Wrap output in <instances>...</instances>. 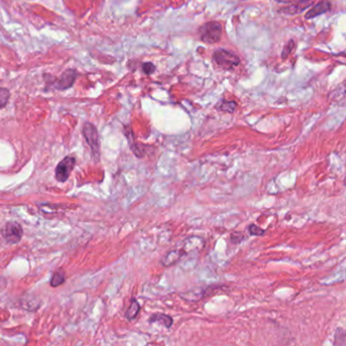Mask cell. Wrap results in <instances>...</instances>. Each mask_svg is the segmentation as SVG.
Here are the masks:
<instances>
[{
  "label": "cell",
  "instance_id": "1",
  "mask_svg": "<svg viewBox=\"0 0 346 346\" xmlns=\"http://www.w3.org/2000/svg\"><path fill=\"white\" fill-rule=\"evenodd\" d=\"M83 135L92 150V157L95 162H99L101 158L100 137L96 126L93 123L86 122L83 127Z\"/></svg>",
  "mask_w": 346,
  "mask_h": 346
},
{
  "label": "cell",
  "instance_id": "2",
  "mask_svg": "<svg viewBox=\"0 0 346 346\" xmlns=\"http://www.w3.org/2000/svg\"><path fill=\"white\" fill-rule=\"evenodd\" d=\"M214 62L225 70H232L240 64V58L233 52L225 49H217L213 53Z\"/></svg>",
  "mask_w": 346,
  "mask_h": 346
},
{
  "label": "cell",
  "instance_id": "3",
  "mask_svg": "<svg viewBox=\"0 0 346 346\" xmlns=\"http://www.w3.org/2000/svg\"><path fill=\"white\" fill-rule=\"evenodd\" d=\"M222 34V27L217 22H209L200 28V38L206 44L217 43Z\"/></svg>",
  "mask_w": 346,
  "mask_h": 346
},
{
  "label": "cell",
  "instance_id": "4",
  "mask_svg": "<svg viewBox=\"0 0 346 346\" xmlns=\"http://www.w3.org/2000/svg\"><path fill=\"white\" fill-rule=\"evenodd\" d=\"M76 164V158L74 156H67L65 157L56 167L55 169V179L59 183L66 182L71 172L73 171Z\"/></svg>",
  "mask_w": 346,
  "mask_h": 346
},
{
  "label": "cell",
  "instance_id": "5",
  "mask_svg": "<svg viewBox=\"0 0 346 346\" xmlns=\"http://www.w3.org/2000/svg\"><path fill=\"white\" fill-rule=\"evenodd\" d=\"M2 235L4 239L12 245L18 244L24 235L22 225L17 221H9L2 228Z\"/></svg>",
  "mask_w": 346,
  "mask_h": 346
},
{
  "label": "cell",
  "instance_id": "6",
  "mask_svg": "<svg viewBox=\"0 0 346 346\" xmlns=\"http://www.w3.org/2000/svg\"><path fill=\"white\" fill-rule=\"evenodd\" d=\"M78 72L75 69H67L65 70L61 76L56 81L55 88L59 91H64L71 88L76 80Z\"/></svg>",
  "mask_w": 346,
  "mask_h": 346
},
{
  "label": "cell",
  "instance_id": "7",
  "mask_svg": "<svg viewBox=\"0 0 346 346\" xmlns=\"http://www.w3.org/2000/svg\"><path fill=\"white\" fill-rule=\"evenodd\" d=\"M204 246V241L199 237H190L186 239L183 243V250L185 255H189L191 253L199 252Z\"/></svg>",
  "mask_w": 346,
  "mask_h": 346
},
{
  "label": "cell",
  "instance_id": "8",
  "mask_svg": "<svg viewBox=\"0 0 346 346\" xmlns=\"http://www.w3.org/2000/svg\"><path fill=\"white\" fill-rule=\"evenodd\" d=\"M313 2L312 0H299L296 4H293L287 8H282L279 13L281 14H285V15H290V16H294V15H298L301 12H303L305 9L310 8L312 6Z\"/></svg>",
  "mask_w": 346,
  "mask_h": 346
},
{
  "label": "cell",
  "instance_id": "9",
  "mask_svg": "<svg viewBox=\"0 0 346 346\" xmlns=\"http://www.w3.org/2000/svg\"><path fill=\"white\" fill-rule=\"evenodd\" d=\"M184 256H185V253L183 249L172 250L162 259L161 263L164 267H170V266L177 264Z\"/></svg>",
  "mask_w": 346,
  "mask_h": 346
},
{
  "label": "cell",
  "instance_id": "10",
  "mask_svg": "<svg viewBox=\"0 0 346 346\" xmlns=\"http://www.w3.org/2000/svg\"><path fill=\"white\" fill-rule=\"evenodd\" d=\"M331 9V4L329 2H326V0H324V2H321L319 4H317L316 6H314L304 16V18L306 20H311V19H314V18H317L318 16H321L327 12H329Z\"/></svg>",
  "mask_w": 346,
  "mask_h": 346
},
{
  "label": "cell",
  "instance_id": "11",
  "mask_svg": "<svg viewBox=\"0 0 346 346\" xmlns=\"http://www.w3.org/2000/svg\"><path fill=\"white\" fill-rule=\"evenodd\" d=\"M157 322L162 323L166 328L169 329L173 325V318L166 314H161V313L151 315L149 318V323H157Z\"/></svg>",
  "mask_w": 346,
  "mask_h": 346
},
{
  "label": "cell",
  "instance_id": "12",
  "mask_svg": "<svg viewBox=\"0 0 346 346\" xmlns=\"http://www.w3.org/2000/svg\"><path fill=\"white\" fill-rule=\"evenodd\" d=\"M140 304L139 302L135 299V298H132L131 299V302H130V305L126 312V319L128 321H133L137 318L139 312H140Z\"/></svg>",
  "mask_w": 346,
  "mask_h": 346
},
{
  "label": "cell",
  "instance_id": "13",
  "mask_svg": "<svg viewBox=\"0 0 346 346\" xmlns=\"http://www.w3.org/2000/svg\"><path fill=\"white\" fill-rule=\"evenodd\" d=\"M126 137L128 139V142H129V147L130 149L133 151V153L137 157V158H143V153H141V150L139 149L138 145L136 144L135 142V138H134V135H133V132L131 129L128 128V130L126 131Z\"/></svg>",
  "mask_w": 346,
  "mask_h": 346
},
{
  "label": "cell",
  "instance_id": "14",
  "mask_svg": "<svg viewBox=\"0 0 346 346\" xmlns=\"http://www.w3.org/2000/svg\"><path fill=\"white\" fill-rule=\"evenodd\" d=\"M66 280V276H65V273L64 272H61V271H56L52 278H51V281H50V285L52 287H58L60 286L61 284H63Z\"/></svg>",
  "mask_w": 346,
  "mask_h": 346
},
{
  "label": "cell",
  "instance_id": "15",
  "mask_svg": "<svg viewBox=\"0 0 346 346\" xmlns=\"http://www.w3.org/2000/svg\"><path fill=\"white\" fill-rule=\"evenodd\" d=\"M238 105L234 101H222L219 105H217V109L219 111L225 112V113H233L237 109Z\"/></svg>",
  "mask_w": 346,
  "mask_h": 346
},
{
  "label": "cell",
  "instance_id": "16",
  "mask_svg": "<svg viewBox=\"0 0 346 346\" xmlns=\"http://www.w3.org/2000/svg\"><path fill=\"white\" fill-rule=\"evenodd\" d=\"M345 337H346V332L342 330L341 328H338L335 333V341L334 345H340V344H345Z\"/></svg>",
  "mask_w": 346,
  "mask_h": 346
},
{
  "label": "cell",
  "instance_id": "17",
  "mask_svg": "<svg viewBox=\"0 0 346 346\" xmlns=\"http://www.w3.org/2000/svg\"><path fill=\"white\" fill-rule=\"evenodd\" d=\"M10 99V91L6 88H2L0 90V107L5 108Z\"/></svg>",
  "mask_w": 346,
  "mask_h": 346
},
{
  "label": "cell",
  "instance_id": "18",
  "mask_svg": "<svg viewBox=\"0 0 346 346\" xmlns=\"http://www.w3.org/2000/svg\"><path fill=\"white\" fill-rule=\"evenodd\" d=\"M294 47H295V44H294V42L292 41V40H290L285 46H284V48H283V51H282V53H281V58L283 59V60H285L286 59V57L292 52V50L294 49Z\"/></svg>",
  "mask_w": 346,
  "mask_h": 346
},
{
  "label": "cell",
  "instance_id": "19",
  "mask_svg": "<svg viewBox=\"0 0 346 346\" xmlns=\"http://www.w3.org/2000/svg\"><path fill=\"white\" fill-rule=\"evenodd\" d=\"M248 229H249L250 235L252 236H264L265 234V230L256 224H250Z\"/></svg>",
  "mask_w": 346,
  "mask_h": 346
},
{
  "label": "cell",
  "instance_id": "20",
  "mask_svg": "<svg viewBox=\"0 0 346 346\" xmlns=\"http://www.w3.org/2000/svg\"><path fill=\"white\" fill-rule=\"evenodd\" d=\"M142 70L145 74L150 75L151 73H153L156 71V66L151 62H146V63L142 64Z\"/></svg>",
  "mask_w": 346,
  "mask_h": 346
},
{
  "label": "cell",
  "instance_id": "21",
  "mask_svg": "<svg viewBox=\"0 0 346 346\" xmlns=\"http://www.w3.org/2000/svg\"><path fill=\"white\" fill-rule=\"evenodd\" d=\"M245 239V237L241 234V233H233L232 234V236H230V242L233 243V244H239V243H241L243 240Z\"/></svg>",
  "mask_w": 346,
  "mask_h": 346
},
{
  "label": "cell",
  "instance_id": "22",
  "mask_svg": "<svg viewBox=\"0 0 346 346\" xmlns=\"http://www.w3.org/2000/svg\"><path fill=\"white\" fill-rule=\"evenodd\" d=\"M336 95H339V98H344L345 100V105H346V83L343 84L342 86H340L336 91H335Z\"/></svg>",
  "mask_w": 346,
  "mask_h": 346
},
{
  "label": "cell",
  "instance_id": "23",
  "mask_svg": "<svg viewBox=\"0 0 346 346\" xmlns=\"http://www.w3.org/2000/svg\"><path fill=\"white\" fill-rule=\"evenodd\" d=\"M344 185L346 186V176H345V179H344Z\"/></svg>",
  "mask_w": 346,
  "mask_h": 346
}]
</instances>
